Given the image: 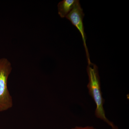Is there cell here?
Segmentation results:
<instances>
[{
    "label": "cell",
    "instance_id": "cell-1",
    "mask_svg": "<svg viewBox=\"0 0 129 129\" xmlns=\"http://www.w3.org/2000/svg\"><path fill=\"white\" fill-rule=\"evenodd\" d=\"M87 72L89 78L87 87L90 95L92 97L96 106L95 111L96 117L106 122L112 129H119L117 126L106 117L103 107V99L101 90L98 67L91 62L88 63Z\"/></svg>",
    "mask_w": 129,
    "mask_h": 129
},
{
    "label": "cell",
    "instance_id": "cell-6",
    "mask_svg": "<svg viewBox=\"0 0 129 129\" xmlns=\"http://www.w3.org/2000/svg\"></svg>",
    "mask_w": 129,
    "mask_h": 129
},
{
    "label": "cell",
    "instance_id": "cell-4",
    "mask_svg": "<svg viewBox=\"0 0 129 129\" xmlns=\"http://www.w3.org/2000/svg\"><path fill=\"white\" fill-rule=\"evenodd\" d=\"M78 0H63L60 2L57 5L58 14L61 18H66L69 14Z\"/></svg>",
    "mask_w": 129,
    "mask_h": 129
},
{
    "label": "cell",
    "instance_id": "cell-3",
    "mask_svg": "<svg viewBox=\"0 0 129 129\" xmlns=\"http://www.w3.org/2000/svg\"><path fill=\"white\" fill-rule=\"evenodd\" d=\"M84 14L81 6L79 1L76 3L75 7L66 17V18L74 25L80 33L82 37L87 58L88 63L91 62L90 60L89 54L86 44V36L84 29L83 19Z\"/></svg>",
    "mask_w": 129,
    "mask_h": 129
},
{
    "label": "cell",
    "instance_id": "cell-5",
    "mask_svg": "<svg viewBox=\"0 0 129 129\" xmlns=\"http://www.w3.org/2000/svg\"><path fill=\"white\" fill-rule=\"evenodd\" d=\"M71 129H97L91 126H86V127H79V126H76L74 128H72Z\"/></svg>",
    "mask_w": 129,
    "mask_h": 129
},
{
    "label": "cell",
    "instance_id": "cell-2",
    "mask_svg": "<svg viewBox=\"0 0 129 129\" xmlns=\"http://www.w3.org/2000/svg\"><path fill=\"white\" fill-rule=\"evenodd\" d=\"M12 70L7 58L0 59V112L7 111L13 106L12 97L8 88V80Z\"/></svg>",
    "mask_w": 129,
    "mask_h": 129
}]
</instances>
